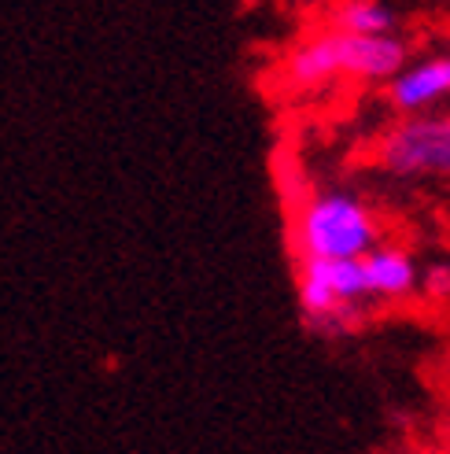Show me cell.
Returning a JSON list of instances; mask_svg holds the SVG:
<instances>
[{
    "instance_id": "1",
    "label": "cell",
    "mask_w": 450,
    "mask_h": 454,
    "mask_svg": "<svg viewBox=\"0 0 450 454\" xmlns=\"http://www.w3.org/2000/svg\"><path fill=\"white\" fill-rule=\"evenodd\" d=\"M407 67V44L395 34H325L288 56V78L296 85H322L336 74L388 82Z\"/></svg>"
},
{
    "instance_id": "2",
    "label": "cell",
    "mask_w": 450,
    "mask_h": 454,
    "mask_svg": "<svg viewBox=\"0 0 450 454\" xmlns=\"http://www.w3.org/2000/svg\"><path fill=\"white\" fill-rule=\"evenodd\" d=\"M376 240L380 225L354 192H318L299 207L296 244L303 259H358Z\"/></svg>"
},
{
    "instance_id": "3",
    "label": "cell",
    "mask_w": 450,
    "mask_h": 454,
    "mask_svg": "<svg viewBox=\"0 0 450 454\" xmlns=\"http://www.w3.org/2000/svg\"><path fill=\"white\" fill-rule=\"evenodd\" d=\"M362 296H369V292L358 259H303L299 307L306 322L336 325L332 333H344V325L358 317L354 303Z\"/></svg>"
},
{
    "instance_id": "4",
    "label": "cell",
    "mask_w": 450,
    "mask_h": 454,
    "mask_svg": "<svg viewBox=\"0 0 450 454\" xmlns=\"http://www.w3.org/2000/svg\"><path fill=\"white\" fill-rule=\"evenodd\" d=\"M380 163L399 177H450V115L395 126L380 141Z\"/></svg>"
},
{
    "instance_id": "5",
    "label": "cell",
    "mask_w": 450,
    "mask_h": 454,
    "mask_svg": "<svg viewBox=\"0 0 450 454\" xmlns=\"http://www.w3.org/2000/svg\"><path fill=\"white\" fill-rule=\"evenodd\" d=\"M388 100L399 111H424L432 107L436 100L450 97V56H436L424 59L417 67H402L399 74L388 78Z\"/></svg>"
},
{
    "instance_id": "6",
    "label": "cell",
    "mask_w": 450,
    "mask_h": 454,
    "mask_svg": "<svg viewBox=\"0 0 450 454\" xmlns=\"http://www.w3.org/2000/svg\"><path fill=\"white\" fill-rule=\"evenodd\" d=\"M358 262H362V278H366L369 296L399 300V296H410L417 285V262L410 252H402V247L373 244L366 255H358Z\"/></svg>"
},
{
    "instance_id": "7",
    "label": "cell",
    "mask_w": 450,
    "mask_h": 454,
    "mask_svg": "<svg viewBox=\"0 0 450 454\" xmlns=\"http://www.w3.org/2000/svg\"><path fill=\"white\" fill-rule=\"evenodd\" d=\"M336 27L351 34H392L395 12L384 0H344L340 12H336Z\"/></svg>"
},
{
    "instance_id": "8",
    "label": "cell",
    "mask_w": 450,
    "mask_h": 454,
    "mask_svg": "<svg viewBox=\"0 0 450 454\" xmlns=\"http://www.w3.org/2000/svg\"><path fill=\"white\" fill-rule=\"evenodd\" d=\"M424 292L432 300H450V266L446 262H436L424 270Z\"/></svg>"
},
{
    "instance_id": "9",
    "label": "cell",
    "mask_w": 450,
    "mask_h": 454,
    "mask_svg": "<svg viewBox=\"0 0 450 454\" xmlns=\"http://www.w3.org/2000/svg\"><path fill=\"white\" fill-rule=\"evenodd\" d=\"M262 4V0H244V8H259Z\"/></svg>"
}]
</instances>
